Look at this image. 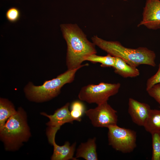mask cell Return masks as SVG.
Returning <instances> with one entry per match:
<instances>
[{
	"mask_svg": "<svg viewBox=\"0 0 160 160\" xmlns=\"http://www.w3.org/2000/svg\"><path fill=\"white\" fill-rule=\"evenodd\" d=\"M107 128L108 143L113 148L124 153H130L135 149L136 146L135 131L117 124Z\"/></svg>",
	"mask_w": 160,
	"mask_h": 160,
	"instance_id": "6",
	"label": "cell"
},
{
	"mask_svg": "<svg viewBox=\"0 0 160 160\" xmlns=\"http://www.w3.org/2000/svg\"><path fill=\"white\" fill-rule=\"evenodd\" d=\"M20 12L19 9L15 7H12L7 11L6 16L10 22L14 23L17 22L20 18Z\"/></svg>",
	"mask_w": 160,
	"mask_h": 160,
	"instance_id": "19",
	"label": "cell"
},
{
	"mask_svg": "<svg viewBox=\"0 0 160 160\" xmlns=\"http://www.w3.org/2000/svg\"><path fill=\"white\" fill-rule=\"evenodd\" d=\"M159 135H160V132L159 133Z\"/></svg>",
	"mask_w": 160,
	"mask_h": 160,
	"instance_id": "23",
	"label": "cell"
},
{
	"mask_svg": "<svg viewBox=\"0 0 160 160\" xmlns=\"http://www.w3.org/2000/svg\"><path fill=\"white\" fill-rule=\"evenodd\" d=\"M147 91L160 105V83L154 85Z\"/></svg>",
	"mask_w": 160,
	"mask_h": 160,
	"instance_id": "21",
	"label": "cell"
},
{
	"mask_svg": "<svg viewBox=\"0 0 160 160\" xmlns=\"http://www.w3.org/2000/svg\"><path fill=\"white\" fill-rule=\"evenodd\" d=\"M96 140V138L94 137L86 142L81 143L77 150L75 158L81 157L86 160H98Z\"/></svg>",
	"mask_w": 160,
	"mask_h": 160,
	"instance_id": "12",
	"label": "cell"
},
{
	"mask_svg": "<svg viewBox=\"0 0 160 160\" xmlns=\"http://www.w3.org/2000/svg\"><path fill=\"white\" fill-rule=\"evenodd\" d=\"M84 61H88L93 63H100V66L103 67L113 68L115 62V57L109 54L105 56H99L93 54L84 58Z\"/></svg>",
	"mask_w": 160,
	"mask_h": 160,
	"instance_id": "16",
	"label": "cell"
},
{
	"mask_svg": "<svg viewBox=\"0 0 160 160\" xmlns=\"http://www.w3.org/2000/svg\"><path fill=\"white\" fill-rule=\"evenodd\" d=\"M92 40L95 45L108 54L121 58L131 66L137 67L141 65L153 67L156 66L155 53L146 47L128 48L123 46L118 41L105 40L97 36L92 37Z\"/></svg>",
	"mask_w": 160,
	"mask_h": 160,
	"instance_id": "2",
	"label": "cell"
},
{
	"mask_svg": "<svg viewBox=\"0 0 160 160\" xmlns=\"http://www.w3.org/2000/svg\"><path fill=\"white\" fill-rule=\"evenodd\" d=\"M55 135H47L49 142L53 145L54 148L53 153L51 157V160H77L73 157L76 145V143L70 145L68 142H66L63 145H59L55 142Z\"/></svg>",
	"mask_w": 160,
	"mask_h": 160,
	"instance_id": "10",
	"label": "cell"
},
{
	"mask_svg": "<svg viewBox=\"0 0 160 160\" xmlns=\"http://www.w3.org/2000/svg\"><path fill=\"white\" fill-rule=\"evenodd\" d=\"M158 67V70L156 73L147 80L146 88V91L154 85L160 83V63Z\"/></svg>",
	"mask_w": 160,
	"mask_h": 160,
	"instance_id": "20",
	"label": "cell"
},
{
	"mask_svg": "<svg viewBox=\"0 0 160 160\" xmlns=\"http://www.w3.org/2000/svg\"><path fill=\"white\" fill-rule=\"evenodd\" d=\"M120 87L119 83L101 82L98 84H89L81 88L78 98L89 103L99 105L107 102L110 97L116 94Z\"/></svg>",
	"mask_w": 160,
	"mask_h": 160,
	"instance_id": "5",
	"label": "cell"
},
{
	"mask_svg": "<svg viewBox=\"0 0 160 160\" xmlns=\"http://www.w3.org/2000/svg\"><path fill=\"white\" fill-rule=\"evenodd\" d=\"M152 154V160H160V135L159 133L151 134Z\"/></svg>",
	"mask_w": 160,
	"mask_h": 160,
	"instance_id": "18",
	"label": "cell"
},
{
	"mask_svg": "<svg viewBox=\"0 0 160 160\" xmlns=\"http://www.w3.org/2000/svg\"><path fill=\"white\" fill-rule=\"evenodd\" d=\"M114 72L124 78L135 77L140 74L137 67L131 66L121 58L115 57V64L113 67Z\"/></svg>",
	"mask_w": 160,
	"mask_h": 160,
	"instance_id": "13",
	"label": "cell"
},
{
	"mask_svg": "<svg viewBox=\"0 0 160 160\" xmlns=\"http://www.w3.org/2000/svg\"><path fill=\"white\" fill-rule=\"evenodd\" d=\"M117 112L106 102L98 105L94 108L86 110L85 114L94 127L108 128L117 124Z\"/></svg>",
	"mask_w": 160,
	"mask_h": 160,
	"instance_id": "7",
	"label": "cell"
},
{
	"mask_svg": "<svg viewBox=\"0 0 160 160\" xmlns=\"http://www.w3.org/2000/svg\"><path fill=\"white\" fill-rule=\"evenodd\" d=\"M70 108L71 116L74 121H80L86 111L83 103L78 100L75 101L71 104Z\"/></svg>",
	"mask_w": 160,
	"mask_h": 160,
	"instance_id": "17",
	"label": "cell"
},
{
	"mask_svg": "<svg viewBox=\"0 0 160 160\" xmlns=\"http://www.w3.org/2000/svg\"><path fill=\"white\" fill-rule=\"evenodd\" d=\"M151 134L160 132V110L151 109L149 115L143 126Z\"/></svg>",
	"mask_w": 160,
	"mask_h": 160,
	"instance_id": "15",
	"label": "cell"
},
{
	"mask_svg": "<svg viewBox=\"0 0 160 160\" xmlns=\"http://www.w3.org/2000/svg\"><path fill=\"white\" fill-rule=\"evenodd\" d=\"M69 105L70 103H67L55 111L53 115H48L44 113H41L42 115L49 119V121L47 124L49 128L58 130L61 126L65 123H73L74 120L71 116L69 109Z\"/></svg>",
	"mask_w": 160,
	"mask_h": 160,
	"instance_id": "11",
	"label": "cell"
},
{
	"mask_svg": "<svg viewBox=\"0 0 160 160\" xmlns=\"http://www.w3.org/2000/svg\"><path fill=\"white\" fill-rule=\"evenodd\" d=\"M142 15L138 27L144 25L150 29H160V0H146Z\"/></svg>",
	"mask_w": 160,
	"mask_h": 160,
	"instance_id": "8",
	"label": "cell"
},
{
	"mask_svg": "<svg viewBox=\"0 0 160 160\" xmlns=\"http://www.w3.org/2000/svg\"><path fill=\"white\" fill-rule=\"evenodd\" d=\"M148 104L141 103L133 98H129L128 112L132 121L139 126H144L151 110Z\"/></svg>",
	"mask_w": 160,
	"mask_h": 160,
	"instance_id": "9",
	"label": "cell"
},
{
	"mask_svg": "<svg viewBox=\"0 0 160 160\" xmlns=\"http://www.w3.org/2000/svg\"><path fill=\"white\" fill-rule=\"evenodd\" d=\"M17 112L10 102L6 99H0V131L2 129L8 119Z\"/></svg>",
	"mask_w": 160,
	"mask_h": 160,
	"instance_id": "14",
	"label": "cell"
},
{
	"mask_svg": "<svg viewBox=\"0 0 160 160\" xmlns=\"http://www.w3.org/2000/svg\"><path fill=\"white\" fill-rule=\"evenodd\" d=\"M87 64L72 69L68 70L52 80L46 81L41 86H36L31 82L25 87L24 90L27 96L30 100L42 102L51 99L58 95L62 87L65 84L72 82L77 71Z\"/></svg>",
	"mask_w": 160,
	"mask_h": 160,
	"instance_id": "3",
	"label": "cell"
},
{
	"mask_svg": "<svg viewBox=\"0 0 160 160\" xmlns=\"http://www.w3.org/2000/svg\"><path fill=\"white\" fill-rule=\"evenodd\" d=\"M29 135L26 116L21 109L8 119L0 131L2 139L6 146L11 148L20 145L27 140Z\"/></svg>",
	"mask_w": 160,
	"mask_h": 160,
	"instance_id": "4",
	"label": "cell"
},
{
	"mask_svg": "<svg viewBox=\"0 0 160 160\" xmlns=\"http://www.w3.org/2000/svg\"><path fill=\"white\" fill-rule=\"evenodd\" d=\"M60 27L67 44L66 64L68 70L81 66L85 57L97 53L95 45L87 39L77 25L62 24Z\"/></svg>",
	"mask_w": 160,
	"mask_h": 160,
	"instance_id": "1",
	"label": "cell"
},
{
	"mask_svg": "<svg viewBox=\"0 0 160 160\" xmlns=\"http://www.w3.org/2000/svg\"><path fill=\"white\" fill-rule=\"evenodd\" d=\"M120 0L123 1H127L128 0Z\"/></svg>",
	"mask_w": 160,
	"mask_h": 160,
	"instance_id": "22",
	"label": "cell"
}]
</instances>
